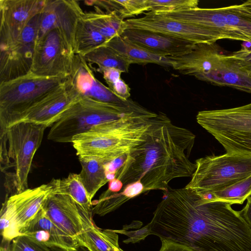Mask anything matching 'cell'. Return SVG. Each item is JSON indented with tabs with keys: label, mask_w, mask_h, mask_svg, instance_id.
Instances as JSON below:
<instances>
[{
	"label": "cell",
	"mask_w": 251,
	"mask_h": 251,
	"mask_svg": "<svg viewBox=\"0 0 251 251\" xmlns=\"http://www.w3.org/2000/svg\"><path fill=\"white\" fill-rule=\"evenodd\" d=\"M196 136L189 129L173 124L164 113L154 118L146 140L127 154L115 178L123 188L140 181L144 193L168 190L174 178L192 177L196 164L189 160Z\"/></svg>",
	"instance_id": "6da1fadb"
},
{
	"label": "cell",
	"mask_w": 251,
	"mask_h": 251,
	"mask_svg": "<svg viewBox=\"0 0 251 251\" xmlns=\"http://www.w3.org/2000/svg\"><path fill=\"white\" fill-rule=\"evenodd\" d=\"M231 205L196 195L179 219L188 247L193 251H251V228Z\"/></svg>",
	"instance_id": "7a4b0ae2"
},
{
	"label": "cell",
	"mask_w": 251,
	"mask_h": 251,
	"mask_svg": "<svg viewBox=\"0 0 251 251\" xmlns=\"http://www.w3.org/2000/svg\"><path fill=\"white\" fill-rule=\"evenodd\" d=\"M154 118L101 124L74 136L71 143L78 157L95 158L106 164L129 154L145 141Z\"/></svg>",
	"instance_id": "3957f363"
},
{
	"label": "cell",
	"mask_w": 251,
	"mask_h": 251,
	"mask_svg": "<svg viewBox=\"0 0 251 251\" xmlns=\"http://www.w3.org/2000/svg\"><path fill=\"white\" fill-rule=\"evenodd\" d=\"M46 128L21 122L0 129V168L4 176L6 197L29 188L28 178L33 159Z\"/></svg>",
	"instance_id": "277c9868"
},
{
	"label": "cell",
	"mask_w": 251,
	"mask_h": 251,
	"mask_svg": "<svg viewBox=\"0 0 251 251\" xmlns=\"http://www.w3.org/2000/svg\"><path fill=\"white\" fill-rule=\"evenodd\" d=\"M156 115L132 100L128 104L121 105L81 96L51 126L48 139L71 143L74 136L101 124L124 119H149Z\"/></svg>",
	"instance_id": "5b68a950"
},
{
	"label": "cell",
	"mask_w": 251,
	"mask_h": 251,
	"mask_svg": "<svg viewBox=\"0 0 251 251\" xmlns=\"http://www.w3.org/2000/svg\"><path fill=\"white\" fill-rule=\"evenodd\" d=\"M196 119L226 153L251 156V103L228 109L201 111Z\"/></svg>",
	"instance_id": "8992f818"
},
{
	"label": "cell",
	"mask_w": 251,
	"mask_h": 251,
	"mask_svg": "<svg viewBox=\"0 0 251 251\" xmlns=\"http://www.w3.org/2000/svg\"><path fill=\"white\" fill-rule=\"evenodd\" d=\"M157 14L201 27L210 44L224 39L251 43V20L240 13L238 5L215 8L198 7Z\"/></svg>",
	"instance_id": "52a82bcc"
},
{
	"label": "cell",
	"mask_w": 251,
	"mask_h": 251,
	"mask_svg": "<svg viewBox=\"0 0 251 251\" xmlns=\"http://www.w3.org/2000/svg\"><path fill=\"white\" fill-rule=\"evenodd\" d=\"M69 77L43 76L30 72L0 83V129L6 128L19 115L65 84Z\"/></svg>",
	"instance_id": "ba28073f"
},
{
	"label": "cell",
	"mask_w": 251,
	"mask_h": 251,
	"mask_svg": "<svg viewBox=\"0 0 251 251\" xmlns=\"http://www.w3.org/2000/svg\"><path fill=\"white\" fill-rule=\"evenodd\" d=\"M195 163L196 169L185 187L197 192L216 191L251 175L250 155H207Z\"/></svg>",
	"instance_id": "9c48e42d"
},
{
	"label": "cell",
	"mask_w": 251,
	"mask_h": 251,
	"mask_svg": "<svg viewBox=\"0 0 251 251\" xmlns=\"http://www.w3.org/2000/svg\"><path fill=\"white\" fill-rule=\"evenodd\" d=\"M52 180L33 188L6 197L0 210V228L2 240L11 242L45 207L54 192Z\"/></svg>",
	"instance_id": "30bf717a"
},
{
	"label": "cell",
	"mask_w": 251,
	"mask_h": 251,
	"mask_svg": "<svg viewBox=\"0 0 251 251\" xmlns=\"http://www.w3.org/2000/svg\"><path fill=\"white\" fill-rule=\"evenodd\" d=\"M75 55L65 35L58 29H51L37 41L30 72L43 76L68 78Z\"/></svg>",
	"instance_id": "8fae6325"
},
{
	"label": "cell",
	"mask_w": 251,
	"mask_h": 251,
	"mask_svg": "<svg viewBox=\"0 0 251 251\" xmlns=\"http://www.w3.org/2000/svg\"><path fill=\"white\" fill-rule=\"evenodd\" d=\"M40 14L29 21L16 40L0 47V83L13 80L31 71L38 41Z\"/></svg>",
	"instance_id": "7c38bea8"
},
{
	"label": "cell",
	"mask_w": 251,
	"mask_h": 251,
	"mask_svg": "<svg viewBox=\"0 0 251 251\" xmlns=\"http://www.w3.org/2000/svg\"><path fill=\"white\" fill-rule=\"evenodd\" d=\"M81 97L73 86L70 76L65 84L51 92L22 113L10 126L26 122L46 127H51Z\"/></svg>",
	"instance_id": "4fadbf2b"
},
{
	"label": "cell",
	"mask_w": 251,
	"mask_h": 251,
	"mask_svg": "<svg viewBox=\"0 0 251 251\" xmlns=\"http://www.w3.org/2000/svg\"><path fill=\"white\" fill-rule=\"evenodd\" d=\"M83 14L78 1L46 0L40 14L38 40L50 30L56 28L65 35L75 50V29Z\"/></svg>",
	"instance_id": "5bb4252c"
},
{
	"label": "cell",
	"mask_w": 251,
	"mask_h": 251,
	"mask_svg": "<svg viewBox=\"0 0 251 251\" xmlns=\"http://www.w3.org/2000/svg\"><path fill=\"white\" fill-rule=\"evenodd\" d=\"M46 0H0V47L16 40L24 28L41 13Z\"/></svg>",
	"instance_id": "9a60e30c"
},
{
	"label": "cell",
	"mask_w": 251,
	"mask_h": 251,
	"mask_svg": "<svg viewBox=\"0 0 251 251\" xmlns=\"http://www.w3.org/2000/svg\"><path fill=\"white\" fill-rule=\"evenodd\" d=\"M145 16L125 21L128 28L148 30L162 33L195 44H210L205 31L195 25L166 17L152 12Z\"/></svg>",
	"instance_id": "2e32d148"
},
{
	"label": "cell",
	"mask_w": 251,
	"mask_h": 251,
	"mask_svg": "<svg viewBox=\"0 0 251 251\" xmlns=\"http://www.w3.org/2000/svg\"><path fill=\"white\" fill-rule=\"evenodd\" d=\"M196 78L215 85L232 87L251 93V71L231 53L226 54L218 48L209 72Z\"/></svg>",
	"instance_id": "e0dca14e"
},
{
	"label": "cell",
	"mask_w": 251,
	"mask_h": 251,
	"mask_svg": "<svg viewBox=\"0 0 251 251\" xmlns=\"http://www.w3.org/2000/svg\"><path fill=\"white\" fill-rule=\"evenodd\" d=\"M122 36L154 53L165 57L187 54L196 45L162 33L137 29L128 28Z\"/></svg>",
	"instance_id": "ac0fdd59"
},
{
	"label": "cell",
	"mask_w": 251,
	"mask_h": 251,
	"mask_svg": "<svg viewBox=\"0 0 251 251\" xmlns=\"http://www.w3.org/2000/svg\"><path fill=\"white\" fill-rule=\"evenodd\" d=\"M71 82L82 96L116 105H126L131 100H124L117 96L108 87L98 80L84 57L76 54Z\"/></svg>",
	"instance_id": "d6986e66"
},
{
	"label": "cell",
	"mask_w": 251,
	"mask_h": 251,
	"mask_svg": "<svg viewBox=\"0 0 251 251\" xmlns=\"http://www.w3.org/2000/svg\"><path fill=\"white\" fill-rule=\"evenodd\" d=\"M45 208L51 221L76 240L83 227L79 207L71 197L54 191Z\"/></svg>",
	"instance_id": "ffe728a7"
},
{
	"label": "cell",
	"mask_w": 251,
	"mask_h": 251,
	"mask_svg": "<svg viewBox=\"0 0 251 251\" xmlns=\"http://www.w3.org/2000/svg\"><path fill=\"white\" fill-rule=\"evenodd\" d=\"M45 208L22 231L21 235H25L48 247H58L66 251L75 250L79 246L76 240L66 233L51 221Z\"/></svg>",
	"instance_id": "44dd1931"
},
{
	"label": "cell",
	"mask_w": 251,
	"mask_h": 251,
	"mask_svg": "<svg viewBox=\"0 0 251 251\" xmlns=\"http://www.w3.org/2000/svg\"><path fill=\"white\" fill-rule=\"evenodd\" d=\"M83 230L76 240L80 246L89 251H122L119 245L118 233L112 229H101L93 221L92 212L79 207Z\"/></svg>",
	"instance_id": "7402d4cb"
},
{
	"label": "cell",
	"mask_w": 251,
	"mask_h": 251,
	"mask_svg": "<svg viewBox=\"0 0 251 251\" xmlns=\"http://www.w3.org/2000/svg\"><path fill=\"white\" fill-rule=\"evenodd\" d=\"M103 45L110 48L131 64H155L171 67L170 57L161 56L129 41L122 36L115 37Z\"/></svg>",
	"instance_id": "603a6c76"
},
{
	"label": "cell",
	"mask_w": 251,
	"mask_h": 251,
	"mask_svg": "<svg viewBox=\"0 0 251 251\" xmlns=\"http://www.w3.org/2000/svg\"><path fill=\"white\" fill-rule=\"evenodd\" d=\"M81 169L78 174L80 180L92 200L97 192L109 181L105 169V163L92 157H78Z\"/></svg>",
	"instance_id": "cb8c5ba5"
},
{
	"label": "cell",
	"mask_w": 251,
	"mask_h": 251,
	"mask_svg": "<svg viewBox=\"0 0 251 251\" xmlns=\"http://www.w3.org/2000/svg\"><path fill=\"white\" fill-rule=\"evenodd\" d=\"M143 184L138 180L126 185L120 193L111 192L108 190L93 202V212L100 216H104L121 206L129 200L144 193Z\"/></svg>",
	"instance_id": "d4e9b609"
},
{
	"label": "cell",
	"mask_w": 251,
	"mask_h": 251,
	"mask_svg": "<svg viewBox=\"0 0 251 251\" xmlns=\"http://www.w3.org/2000/svg\"><path fill=\"white\" fill-rule=\"evenodd\" d=\"M55 192L67 195L86 212L93 213L92 200L84 187L78 174L71 173L63 179H52Z\"/></svg>",
	"instance_id": "484cf974"
},
{
	"label": "cell",
	"mask_w": 251,
	"mask_h": 251,
	"mask_svg": "<svg viewBox=\"0 0 251 251\" xmlns=\"http://www.w3.org/2000/svg\"><path fill=\"white\" fill-rule=\"evenodd\" d=\"M83 17L88 21L107 41L122 36L127 29L125 21L122 19L115 12L104 13L96 12L84 13Z\"/></svg>",
	"instance_id": "4316f807"
},
{
	"label": "cell",
	"mask_w": 251,
	"mask_h": 251,
	"mask_svg": "<svg viewBox=\"0 0 251 251\" xmlns=\"http://www.w3.org/2000/svg\"><path fill=\"white\" fill-rule=\"evenodd\" d=\"M106 41V39L82 15L78 20L75 32V53L83 56Z\"/></svg>",
	"instance_id": "83f0119b"
},
{
	"label": "cell",
	"mask_w": 251,
	"mask_h": 251,
	"mask_svg": "<svg viewBox=\"0 0 251 251\" xmlns=\"http://www.w3.org/2000/svg\"><path fill=\"white\" fill-rule=\"evenodd\" d=\"M87 5L104 9L107 13L115 12L122 19L149 11L147 0H109L84 1Z\"/></svg>",
	"instance_id": "f1b7e54d"
},
{
	"label": "cell",
	"mask_w": 251,
	"mask_h": 251,
	"mask_svg": "<svg viewBox=\"0 0 251 251\" xmlns=\"http://www.w3.org/2000/svg\"><path fill=\"white\" fill-rule=\"evenodd\" d=\"M89 63L97 64L99 68H115L127 73L131 64L110 48L102 45L84 56Z\"/></svg>",
	"instance_id": "f546056e"
},
{
	"label": "cell",
	"mask_w": 251,
	"mask_h": 251,
	"mask_svg": "<svg viewBox=\"0 0 251 251\" xmlns=\"http://www.w3.org/2000/svg\"><path fill=\"white\" fill-rule=\"evenodd\" d=\"M212 193L216 201L242 204L251 196V175Z\"/></svg>",
	"instance_id": "4dcf8cb0"
},
{
	"label": "cell",
	"mask_w": 251,
	"mask_h": 251,
	"mask_svg": "<svg viewBox=\"0 0 251 251\" xmlns=\"http://www.w3.org/2000/svg\"><path fill=\"white\" fill-rule=\"evenodd\" d=\"M198 0H147L149 12L156 14L180 11L198 7Z\"/></svg>",
	"instance_id": "1f68e13d"
},
{
	"label": "cell",
	"mask_w": 251,
	"mask_h": 251,
	"mask_svg": "<svg viewBox=\"0 0 251 251\" xmlns=\"http://www.w3.org/2000/svg\"><path fill=\"white\" fill-rule=\"evenodd\" d=\"M9 251H52L50 248L38 243L25 235L12 240Z\"/></svg>",
	"instance_id": "d6a6232c"
},
{
	"label": "cell",
	"mask_w": 251,
	"mask_h": 251,
	"mask_svg": "<svg viewBox=\"0 0 251 251\" xmlns=\"http://www.w3.org/2000/svg\"><path fill=\"white\" fill-rule=\"evenodd\" d=\"M117 233L126 235L128 238L123 242L126 244L129 243H135L144 240L147 236L151 235L149 224L135 231H127L124 229L114 230Z\"/></svg>",
	"instance_id": "836d02e7"
},
{
	"label": "cell",
	"mask_w": 251,
	"mask_h": 251,
	"mask_svg": "<svg viewBox=\"0 0 251 251\" xmlns=\"http://www.w3.org/2000/svg\"><path fill=\"white\" fill-rule=\"evenodd\" d=\"M108 88L122 100H127L130 96V88L121 78L108 86Z\"/></svg>",
	"instance_id": "e575fe53"
},
{
	"label": "cell",
	"mask_w": 251,
	"mask_h": 251,
	"mask_svg": "<svg viewBox=\"0 0 251 251\" xmlns=\"http://www.w3.org/2000/svg\"><path fill=\"white\" fill-rule=\"evenodd\" d=\"M250 47L242 46L240 50L232 52L231 54L251 71V43H250Z\"/></svg>",
	"instance_id": "d590c367"
},
{
	"label": "cell",
	"mask_w": 251,
	"mask_h": 251,
	"mask_svg": "<svg viewBox=\"0 0 251 251\" xmlns=\"http://www.w3.org/2000/svg\"><path fill=\"white\" fill-rule=\"evenodd\" d=\"M97 71L102 74L103 78L108 86L121 78L122 72L117 69L99 68Z\"/></svg>",
	"instance_id": "8d00e7d4"
},
{
	"label": "cell",
	"mask_w": 251,
	"mask_h": 251,
	"mask_svg": "<svg viewBox=\"0 0 251 251\" xmlns=\"http://www.w3.org/2000/svg\"><path fill=\"white\" fill-rule=\"evenodd\" d=\"M161 241V247L159 251H193L188 247L180 244L167 240Z\"/></svg>",
	"instance_id": "74e56055"
},
{
	"label": "cell",
	"mask_w": 251,
	"mask_h": 251,
	"mask_svg": "<svg viewBox=\"0 0 251 251\" xmlns=\"http://www.w3.org/2000/svg\"><path fill=\"white\" fill-rule=\"evenodd\" d=\"M239 211L242 216L251 228V196L247 199V202L246 205Z\"/></svg>",
	"instance_id": "f35d334b"
},
{
	"label": "cell",
	"mask_w": 251,
	"mask_h": 251,
	"mask_svg": "<svg viewBox=\"0 0 251 251\" xmlns=\"http://www.w3.org/2000/svg\"><path fill=\"white\" fill-rule=\"evenodd\" d=\"M238 9L243 16L251 20V0L238 5Z\"/></svg>",
	"instance_id": "ab89813d"
},
{
	"label": "cell",
	"mask_w": 251,
	"mask_h": 251,
	"mask_svg": "<svg viewBox=\"0 0 251 251\" xmlns=\"http://www.w3.org/2000/svg\"><path fill=\"white\" fill-rule=\"evenodd\" d=\"M123 184L122 181L117 179L114 178L108 182V187L107 190L111 192L117 193L123 188Z\"/></svg>",
	"instance_id": "60d3db41"
},
{
	"label": "cell",
	"mask_w": 251,
	"mask_h": 251,
	"mask_svg": "<svg viewBox=\"0 0 251 251\" xmlns=\"http://www.w3.org/2000/svg\"><path fill=\"white\" fill-rule=\"evenodd\" d=\"M52 251H66L58 247H50ZM72 251H89L87 248L83 246H79L77 247L75 250Z\"/></svg>",
	"instance_id": "b9f144b4"
}]
</instances>
